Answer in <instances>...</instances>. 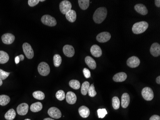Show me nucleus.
<instances>
[{
    "label": "nucleus",
    "instance_id": "obj_21",
    "mask_svg": "<svg viewBox=\"0 0 160 120\" xmlns=\"http://www.w3.org/2000/svg\"><path fill=\"white\" fill-rule=\"evenodd\" d=\"M85 63L88 66L90 69H95L96 67V64L95 60L92 58L91 56H88L86 57L85 58Z\"/></svg>",
    "mask_w": 160,
    "mask_h": 120
},
{
    "label": "nucleus",
    "instance_id": "obj_23",
    "mask_svg": "<svg viewBox=\"0 0 160 120\" xmlns=\"http://www.w3.org/2000/svg\"><path fill=\"white\" fill-rule=\"evenodd\" d=\"M43 105L40 102L33 103L30 106V110L32 112L36 113L40 111L42 109Z\"/></svg>",
    "mask_w": 160,
    "mask_h": 120
},
{
    "label": "nucleus",
    "instance_id": "obj_30",
    "mask_svg": "<svg viewBox=\"0 0 160 120\" xmlns=\"http://www.w3.org/2000/svg\"><path fill=\"white\" fill-rule=\"evenodd\" d=\"M69 86L74 89H78L81 87L80 82L77 80H71L69 82Z\"/></svg>",
    "mask_w": 160,
    "mask_h": 120
},
{
    "label": "nucleus",
    "instance_id": "obj_24",
    "mask_svg": "<svg viewBox=\"0 0 160 120\" xmlns=\"http://www.w3.org/2000/svg\"><path fill=\"white\" fill-rule=\"evenodd\" d=\"M9 60V55L5 51L0 50V64L7 63Z\"/></svg>",
    "mask_w": 160,
    "mask_h": 120
},
{
    "label": "nucleus",
    "instance_id": "obj_4",
    "mask_svg": "<svg viewBox=\"0 0 160 120\" xmlns=\"http://www.w3.org/2000/svg\"><path fill=\"white\" fill-rule=\"evenodd\" d=\"M42 23L45 25L54 26L57 25L56 20L55 18L48 15H43L41 19Z\"/></svg>",
    "mask_w": 160,
    "mask_h": 120
},
{
    "label": "nucleus",
    "instance_id": "obj_11",
    "mask_svg": "<svg viewBox=\"0 0 160 120\" xmlns=\"http://www.w3.org/2000/svg\"><path fill=\"white\" fill-rule=\"evenodd\" d=\"M1 40L4 44H11L15 40V37L11 33H5L1 37Z\"/></svg>",
    "mask_w": 160,
    "mask_h": 120
},
{
    "label": "nucleus",
    "instance_id": "obj_1",
    "mask_svg": "<svg viewBox=\"0 0 160 120\" xmlns=\"http://www.w3.org/2000/svg\"><path fill=\"white\" fill-rule=\"evenodd\" d=\"M108 11L106 8L102 7L96 9L93 15V19L97 24H100L106 18Z\"/></svg>",
    "mask_w": 160,
    "mask_h": 120
},
{
    "label": "nucleus",
    "instance_id": "obj_41",
    "mask_svg": "<svg viewBox=\"0 0 160 120\" xmlns=\"http://www.w3.org/2000/svg\"><path fill=\"white\" fill-rule=\"evenodd\" d=\"M20 61V58H19V56L15 57V62L16 64H18L19 63Z\"/></svg>",
    "mask_w": 160,
    "mask_h": 120
},
{
    "label": "nucleus",
    "instance_id": "obj_45",
    "mask_svg": "<svg viewBox=\"0 0 160 120\" xmlns=\"http://www.w3.org/2000/svg\"><path fill=\"white\" fill-rule=\"evenodd\" d=\"M39 1H42H42H45V0H39Z\"/></svg>",
    "mask_w": 160,
    "mask_h": 120
},
{
    "label": "nucleus",
    "instance_id": "obj_7",
    "mask_svg": "<svg viewBox=\"0 0 160 120\" xmlns=\"http://www.w3.org/2000/svg\"><path fill=\"white\" fill-rule=\"evenodd\" d=\"M72 5L70 1L67 0H64L60 2V9L62 14L66 15L69 11L71 10Z\"/></svg>",
    "mask_w": 160,
    "mask_h": 120
},
{
    "label": "nucleus",
    "instance_id": "obj_22",
    "mask_svg": "<svg viewBox=\"0 0 160 120\" xmlns=\"http://www.w3.org/2000/svg\"><path fill=\"white\" fill-rule=\"evenodd\" d=\"M79 113L81 117L85 118L88 117L90 115V110L89 108L87 107L82 106L79 108Z\"/></svg>",
    "mask_w": 160,
    "mask_h": 120
},
{
    "label": "nucleus",
    "instance_id": "obj_14",
    "mask_svg": "<svg viewBox=\"0 0 160 120\" xmlns=\"http://www.w3.org/2000/svg\"><path fill=\"white\" fill-rule=\"evenodd\" d=\"M150 53L154 57L159 56L160 55V45L158 43H154L150 48Z\"/></svg>",
    "mask_w": 160,
    "mask_h": 120
},
{
    "label": "nucleus",
    "instance_id": "obj_3",
    "mask_svg": "<svg viewBox=\"0 0 160 120\" xmlns=\"http://www.w3.org/2000/svg\"><path fill=\"white\" fill-rule=\"evenodd\" d=\"M38 70L40 75L42 76H47L50 73V67L47 63L44 61L39 64Z\"/></svg>",
    "mask_w": 160,
    "mask_h": 120
},
{
    "label": "nucleus",
    "instance_id": "obj_33",
    "mask_svg": "<svg viewBox=\"0 0 160 120\" xmlns=\"http://www.w3.org/2000/svg\"><path fill=\"white\" fill-rule=\"evenodd\" d=\"M56 97L58 100H60V101L64 100L65 98V94L64 91L63 90H59L57 92Z\"/></svg>",
    "mask_w": 160,
    "mask_h": 120
},
{
    "label": "nucleus",
    "instance_id": "obj_12",
    "mask_svg": "<svg viewBox=\"0 0 160 120\" xmlns=\"http://www.w3.org/2000/svg\"><path fill=\"white\" fill-rule=\"evenodd\" d=\"M63 52L68 57H72L75 54L74 48L70 45H65L63 48Z\"/></svg>",
    "mask_w": 160,
    "mask_h": 120
},
{
    "label": "nucleus",
    "instance_id": "obj_20",
    "mask_svg": "<svg viewBox=\"0 0 160 120\" xmlns=\"http://www.w3.org/2000/svg\"><path fill=\"white\" fill-rule=\"evenodd\" d=\"M65 16L66 19L70 22H74L76 19L77 15L76 12L71 9L66 14Z\"/></svg>",
    "mask_w": 160,
    "mask_h": 120
},
{
    "label": "nucleus",
    "instance_id": "obj_6",
    "mask_svg": "<svg viewBox=\"0 0 160 120\" xmlns=\"http://www.w3.org/2000/svg\"><path fill=\"white\" fill-rule=\"evenodd\" d=\"M23 50L24 53L28 59H32L34 57V53L32 48L28 43H24L23 45Z\"/></svg>",
    "mask_w": 160,
    "mask_h": 120
},
{
    "label": "nucleus",
    "instance_id": "obj_29",
    "mask_svg": "<svg viewBox=\"0 0 160 120\" xmlns=\"http://www.w3.org/2000/svg\"><path fill=\"white\" fill-rule=\"evenodd\" d=\"M61 62H62V58L60 55L56 54L54 55L53 57V63H54V65L55 67H60L61 64Z\"/></svg>",
    "mask_w": 160,
    "mask_h": 120
},
{
    "label": "nucleus",
    "instance_id": "obj_39",
    "mask_svg": "<svg viewBox=\"0 0 160 120\" xmlns=\"http://www.w3.org/2000/svg\"><path fill=\"white\" fill-rule=\"evenodd\" d=\"M150 120H160V117L159 115H153L150 118Z\"/></svg>",
    "mask_w": 160,
    "mask_h": 120
},
{
    "label": "nucleus",
    "instance_id": "obj_19",
    "mask_svg": "<svg viewBox=\"0 0 160 120\" xmlns=\"http://www.w3.org/2000/svg\"><path fill=\"white\" fill-rule=\"evenodd\" d=\"M121 103L122 107L123 108H127L128 107L130 103V97L128 93H125L122 95Z\"/></svg>",
    "mask_w": 160,
    "mask_h": 120
},
{
    "label": "nucleus",
    "instance_id": "obj_31",
    "mask_svg": "<svg viewBox=\"0 0 160 120\" xmlns=\"http://www.w3.org/2000/svg\"><path fill=\"white\" fill-rule=\"evenodd\" d=\"M34 98L38 100H43L45 99V96L44 93L41 91H36L33 93Z\"/></svg>",
    "mask_w": 160,
    "mask_h": 120
},
{
    "label": "nucleus",
    "instance_id": "obj_9",
    "mask_svg": "<svg viewBox=\"0 0 160 120\" xmlns=\"http://www.w3.org/2000/svg\"><path fill=\"white\" fill-rule=\"evenodd\" d=\"M48 113L49 116L54 119H59L61 117V111L57 108H50L49 109Z\"/></svg>",
    "mask_w": 160,
    "mask_h": 120
},
{
    "label": "nucleus",
    "instance_id": "obj_34",
    "mask_svg": "<svg viewBox=\"0 0 160 120\" xmlns=\"http://www.w3.org/2000/svg\"><path fill=\"white\" fill-rule=\"evenodd\" d=\"M88 93L89 96L91 97H94L96 96L97 93L95 91L94 84H92L90 86Z\"/></svg>",
    "mask_w": 160,
    "mask_h": 120
},
{
    "label": "nucleus",
    "instance_id": "obj_43",
    "mask_svg": "<svg viewBox=\"0 0 160 120\" xmlns=\"http://www.w3.org/2000/svg\"><path fill=\"white\" fill-rule=\"evenodd\" d=\"M44 120H54V119H51V118H45V119H44Z\"/></svg>",
    "mask_w": 160,
    "mask_h": 120
},
{
    "label": "nucleus",
    "instance_id": "obj_17",
    "mask_svg": "<svg viewBox=\"0 0 160 120\" xmlns=\"http://www.w3.org/2000/svg\"><path fill=\"white\" fill-rule=\"evenodd\" d=\"M66 100L69 104H75L77 100L76 95L73 92H68L66 96Z\"/></svg>",
    "mask_w": 160,
    "mask_h": 120
},
{
    "label": "nucleus",
    "instance_id": "obj_27",
    "mask_svg": "<svg viewBox=\"0 0 160 120\" xmlns=\"http://www.w3.org/2000/svg\"><path fill=\"white\" fill-rule=\"evenodd\" d=\"M10 101V98L7 95H0V105L5 106L7 105Z\"/></svg>",
    "mask_w": 160,
    "mask_h": 120
},
{
    "label": "nucleus",
    "instance_id": "obj_26",
    "mask_svg": "<svg viewBox=\"0 0 160 120\" xmlns=\"http://www.w3.org/2000/svg\"><path fill=\"white\" fill-rule=\"evenodd\" d=\"M79 7L82 10H85L89 7V0H78Z\"/></svg>",
    "mask_w": 160,
    "mask_h": 120
},
{
    "label": "nucleus",
    "instance_id": "obj_16",
    "mask_svg": "<svg viewBox=\"0 0 160 120\" xmlns=\"http://www.w3.org/2000/svg\"><path fill=\"white\" fill-rule=\"evenodd\" d=\"M134 9L137 12H138L141 15H146L148 13V11L146 7L143 4H136L134 7Z\"/></svg>",
    "mask_w": 160,
    "mask_h": 120
},
{
    "label": "nucleus",
    "instance_id": "obj_5",
    "mask_svg": "<svg viewBox=\"0 0 160 120\" xmlns=\"http://www.w3.org/2000/svg\"><path fill=\"white\" fill-rule=\"evenodd\" d=\"M143 98L147 101H151L154 98V93L151 88L145 87L141 91Z\"/></svg>",
    "mask_w": 160,
    "mask_h": 120
},
{
    "label": "nucleus",
    "instance_id": "obj_15",
    "mask_svg": "<svg viewBox=\"0 0 160 120\" xmlns=\"http://www.w3.org/2000/svg\"><path fill=\"white\" fill-rule=\"evenodd\" d=\"M90 51L92 55L95 57H100L102 55V51L101 48L97 45H94L91 48Z\"/></svg>",
    "mask_w": 160,
    "mask_h": 120
},
{
    "label": "nucleus",
    "instance_id": "obj_10",
    "mask_svg": "<svg viewBox=\"0 0 160 120\" xmlns=\"http://www.w3.org/2000/svg\"><path fill=\"white\" fill-rule=\"evenodd\" d=\"M140 63V60L139 59V58L135 56L129 58L127 61V65L131 68H136L138 67Z\"/></svg>",
    "mask_w": 160,
    "mask_h": 120
},
{
    "label": "nucleus",
    "instance_id": "obj_46",
    "mask_svg": "<svg viewBox=\"0 0 160 120\" xmlns=\"http://www.w3.org/2000/svg\"><path fill=\"white\" fill-rule=\"evenodd\" d=\"M25 120H30V119H25Z\"/></svg>",
    "mask_w": 160,
    "mask_h": 120
},
{
    "label": "nucleus",
    "instance_id": "obj_38",
    "mask_svg": "<svg viewBox=\"0 0 160 120\" xmlns=\"http://www.w3.org/2000/svg\"><path fill=\"white\" fill-rule=\"evenodd\" d=\"M83 73H84V76H85L86 78H89L91 77L90 71L87 68H84L83 70Z\"/></svg>",
    "mask_w": 160,
    "mask_h": 120
},
{
    "label": "nucleus",
    "instance_id": "obj_25",
    "mask_svg": "<svg viewBox=\"0 0 160 120\" xmlns=\"http://www.w3.org/2000/svg\"><path fill=\"white\" fill-rule=\"evenodd\" d=\"M16 116V113L14 109H10L8 111L5 113L4 117L7 120H13L15 118Z\"/></svg>",
    "mask_w": 160,
    "mask_h": 120
},
{
    "label": "nucleus",
    "instance_id": "obj_13",
    "mask_svg": "<svg viewBox=\"0 0 160 120\" xmlns=\"http://www.w3.org/2000/svg\"><path fill=\"white\" fill-rule=\"evenodd\" d=\"M29 106L28 104L25 103H23L18 106L16 109L17 113L20 115H26L28 111Z\"/></svg>",
    "mask_w": 160,
    "mask_h": 120
},
{
    "label": "nucleus",
    "instance_id": "obj_32",
    "mask_svg": "<svg viewBox=\"0 0 160 120\" xmlns=\"http://www.w3.org/2000/svg\"><path fill=\"white\" fill-rule=\"evenodd\" d=\"M113 107L115 110H118L120 107V100L117 97H114L112 99Z\"/></svg>",
    "mask_w": 160,
    "mask_h": 120
},
{
    "label": "nucleus",
    "instance_id": "obj_2",
    "mask_svg": "<svg viewBox=\"0 0 160 120\" xmlns=\"http://www.w3.org/2000/svg\"><path fill=\"white\" fill-rule=\"evenodd\" d=\"M149 24L146 21H140L136 23L132 26L133 32L135 34L143 33L147 29Z\"/></svg>",
    "mask_w": 160,
    "mask_h": 120
},
{
    "label": "nucleus",
    "instance_id": "obj_36",
    "mask_svg": "<svg viewBox=\"0 0 160 120\" xmlns=\"http://www.w3.org/2000/svg\"><path fill=\"white\" fill-rule=\"evenodd\" d=\"M10 74L9 72H7L0 69V79L2 80H5L9 76Z\"/></svg>",
    "mask_w": 160,
    "mask_h": 120
},
{
    "label": "nucleus",
    "instance_id": "obj_28",
    "mask_svg": "<svg viewBox=\"0 0 160 120\" xmlns=\"http://www.w3.org/2000/svg\"><path fill=\"white\" fill-rule=\"evenodd\" d=\"M90 86V83L88 82L85 81L83 83L81 86V94L84 96L87 95Z\"/></svg>",
    "mask_w": 160,
    "mask_h": 120
},
{
    "label": "nucleus",
    "instance_id": "obj_37",
    "mask_svg": "<svg viewBox=\"0 0 160 120\" xmlns=\"http://www.w3.org/2000/svg\"><path fill=\"white\" fill-rule=\"evenodd\" d=\"M39 1V0H28V4L30 7H34L37 5Z\"/></svg>",
    "mask_w": 160,
    "mask_h": 120
},
{
    "label": "nucleus",
    "instance_id": "obj_35",
    "mask_svg": "<svg viewBox=\"0 0 160 120\" xmlns=\"http://www.w3.org/2000/svg\"><path fill=\"white\" fill-rule=\"evenodd\" d=\"M98 116L99 118H104L108 114L105 109H99L97 110Z\"/></svg>",
    "mask_w": 160,
    "mask_h": 120
},
{
    "label": "nucleus",
    "instance_id": "obj_44",
    "mask_svg": "<svg viewBox=\"0 0 160 120\" xmlns=\"http://www.w3.org/2000/svg\"><path fill=\"white\" fill-rule=\"evenodd\" d=\"M3 85V80L0 79V86H1Z\"/></svg>",
    "mask_w": 160,
    "mask_h": 120
},
{
    "label": "nucleus",
    "instance_id": "obj_42",
    "mask_svg": "<svg viewBox=\"0 0 160 120\" xmlns=\"http://www.w3.org/2000/svg\"><path fill=\"white\" fill-rule=\"evenodd\" d=\"M156 81V83H157V84H160V76H158L157 78Z\"/></svg>",
    "mask_w": 160,
    "mask_h": 120
},
{
    "label": "nucleus",
    "instance_id": "obj_8",
    "mask_svg": "<svg viewBox=\"0 0 160 120\" xmlns=\"http://www.w3.org/2000/svg\"><path fill=\"white\" fill-rule=\"evenodd\" d=\"M111 36L109 32H103L100 33L96 36V40L100 43H105L110 40Z\"/></svg>",
    "mask_w": 160,
    "mask_h": 120
},
{
    "label": "nucleus",
    "instance_id": "obj_40",
    "mask_svg": "<svg viewBox=\"0 0 160 120\" xmlns=\"http://www.w3.org/2000/svg\"><path fill=\"white\" fill-rule=\"evenodd\" d=\"M155 4L156 6L158 7H160V0H155Z\"/></svg>",
    "mask_w": 160,
    "mask_h": 120
},
{
    "label": "nucleus",
    "instance_id": "obj_18",
    "mask_svg": "<svg viewBox=\"0 0 160 120\" xmlns=\"http://www.w3.org/2000/svg\"><path fill=\"white\" fill-rule=\"evenodd\" d=\"M127 78V75L126 73L124 72H120L115 75L113 79L114 81L116 82H121L126 80Z\"/></svg>",
    "mask_w": 160,
    "mask_h": 120
}]
</instances>
